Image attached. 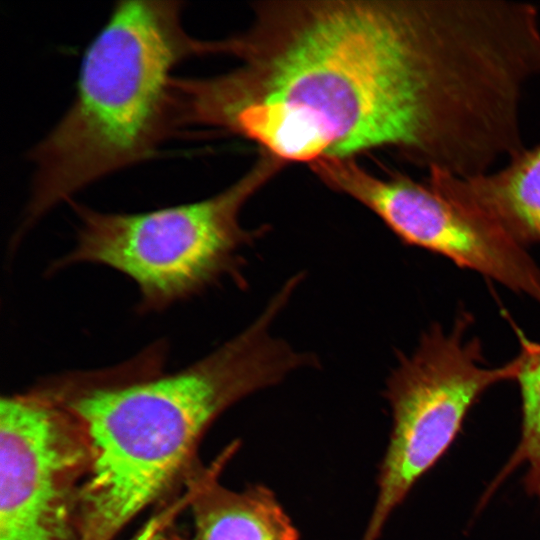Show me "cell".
<instances>
[{
	"label": "cell",
	"instance_id": "cell-11",
	"mask_svg": "<svg viewBox=\"0 0 540 540\" xmlns=\"http://www.w3.org/2000/svg\"><path fill=\"white\" fill-rule=\"evenodd\" d=\"M525 3H527V2H525ZM527 4H529V5H530V6H531V7L533 8L534 12L536 13V16H537V19H538L539 25H540L539 13H538V11H537L536 7H535V6H533V5H532V4H530V3H527Z\"/></svg>",
	"mask_w": 540,
	"mask_h": 540
},
{
	"label": "cell",
	"instance_id": "cell-10",
	"mask_svg": "<svg viewBox=\"0 0 540 540\" xmlns=\"http://www.w3.org/2000/svg\"><path fill=\"white\" fill-rule=\"evenodd\" d=\"M525 359L516 380L522 399V429L518 446L494 485L517 466H527L524 477L528 493L540 497V343L525 340Z\"/></svg>",
	"mask_w": 540,
	"mask_h": 540
},
{
	"label": "cell",
	"instance_id": "cell-6",
	"mask_svg": "<svg viewBox=\"0 0 540 540\" xmlns=\"http://www.w3.org/2000/svg\"><path fill=\"white\" fill-rule=\"evenodd\" d=\"M88 468L70 413L40 385L0 400V540H81Z\"/></svg>",
	"mask_w": 540,
	"mask_h": 540
},
{
	"label": "cell",
	"instance_id": "cell-7",
	"mask_svg": "<svg viewBox=\"0 0 540 540\" xmlns=\"http://www.w3.org/2000/svg\"><path fill=\"white\" fill-rule=\"evenodd\" d=\"M310 167L329 187L372 211L404 243L445 256L540 303V270L524 246L426 181L401 173L380 177L354 158L322 159Z\"/></svg>",
	"mask_w": 540,
	"mask_h": 540
},
{
	"label": "cell",
	"instance_id": "cell-3",
	"mask_svg": "<svg viewBox=\"0 0 540 540\" xmlns=\"http://www.w3.org/2000/svg\"><path fill=\"white\" fill-rule=\"evenodd\" d=\"M182 1L123 0L83 55L69 108L28 153L30 196L14 241L62 202L152 158L179 130L172 80L184 60L207 55L189 35Z\"/></svg>",
	"mask_w": 540,
	"mask_h": 540
},
{
	"label": "cell",
	"instance_id": "cell-1",
	"mask_svg": "<svg viewBox=\"0 0 540 540\" xmlns=\"http://www.w3.org/2000/svg\"><path fill=\"white\" fill-rule=\"evenodd\" d=\"M214 41L238 65L176 77L183 127L246 138L279 161L373 149L457 177L484 171L517 97L507 27L486 0H288Z\"/></svg>",
	"mask_w": 540,
	"mask_h": 540
},
{
	"label": "cell",
	"instance_id": "cell-4",
	"mask_svg": "<svg viewBox=\"0 0 540 540\" xmlns=\"http://www.w3.org/2000/svg\"><path fill=\"white\" fill-rule=\"evenodd\" d=\"M284 163L263 152L235 183L212 197L143 213L94 210L71 201L79 219L74 248L52 270L108 266L130 278L142 312H158L234 277L242 252L264 229L242 226L246 202Z\"/></svg>",
	"mask_w": 540,
	"mask_h": 540
},
{
	"label": "cell",
	"instance_id": "cell-9",
	"mask_svg": "<svg viewBox=\"0 0 540 540\" xmlns=\"http://www.w3.org/2000/svg\"><path fill=\"white\" fill-rule=\"evenodd\" d=\"M425 181L519 244L540 243V142L495 171L457 177L433 170Z\"/></svg>",
	"mask_w": 540,
	"mask_h": 540
},
{
	"label": "cell",
	"instance_id": "cell-5",
	"mask_svg": "<svg viewBox=\"0 0 540 540\" xmlns=\"http://www.w3.org/2000/svg\"><path fill=\"white\" fill-rule=\"evenodd\" d=\"M470 323L464 314L449 332L440 325L431 327L389 375L385 397L392 429L361 540H378L392 512L454 441L479 397L521 371L523 347L504 365L486 367L479 340L465 339Z\"/></svg>",
	"mask_w": 540,
	"mask_h": 540
},
{
	"label": "cell",
	"instance_id": "cell-2",
	"mask_svg": "<svg viewBox=\"0 0 540 540\" xmlns=\"http://www.w3.org/2000/svg\"><path fill=\"white\" fill-rule=\"evenodd\" d=\"M162 346L116 367L40 383L71 414L87 449L81 540H116L144 512L185 489L203 465L199 448L213 422L274 383L269 355L244 334L173 373L162 370Z\"/></svg>",
	"mask_w": 540,
	"mask_h": 540
},
{
	"label": "cell",
	"instance_id": "cell-8",
	"mask_svg": "<svg viewBox=\"0 0 540 540\" xmlns=\"http://www.w3.org/2000/svg\"><path fill=\"white\" fill-rule=\"evenodd\" d=\"M237 442L209 466H201L184 489L192 533L171 540H298L299 533L272 490L252 485L231 490L219 478Z\"/></svg>",
	"mask_w": 540,
	"mask_h": 540
}]
</instances>
